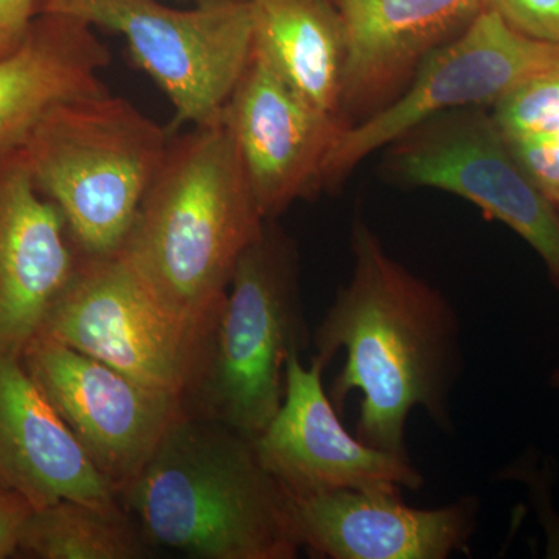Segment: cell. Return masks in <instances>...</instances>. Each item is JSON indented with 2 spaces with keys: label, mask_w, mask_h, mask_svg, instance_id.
<instances>
[{
  "label": "cell",
  "mask_w": 559,
  "mask_h": 559,
  "mask_svg": "<svg viewBox=\"0 0 559 559\" xmlns=\"http://www.w3.org/2000/svg\"><path fill=\"white\" fill-rule=\"evenodd\" d=\"M353 272L312 333L323 369L345 364L329 392L337 411L362 395L355 436L377 450L411 459L406 428L423 409L451 432L452 393L462 377V326L439 289L385 250L360 216L352 226Z\"/></svg>",
  "instance_id": "obj_1"
},
{
  "label": "cell",
  "mask_w": 559,
  "mask_h": 559,
  "mask_svg": "<svg viewBox=\"0 0 559 559\" xmlns=\"http://www.w3.org/2000/svg\"><path fill=\"white\" fill-rule=\"evenodd\" d=\"M264 224L219 120L170 139L117 253L162 307L212 325L238 261Z\"/></svg>",
  "instance_id": "obj_2"
},
{
  "label": "cell",
  "mask_w": 559,
  "mask_h": 559,
  "mask_svg": "<svg viewBox=\"0 0 559 559\" xmlns=\"http://www.w3.org/2000/svg\"><path fill=\"white\" fill-rule=\"evenodd\" d=\"M120 502L151 546L197 559L299 555L290 495L261 465L253 441L187 414Z\"/></svg>",
  "instance_id": "obj_3"
},
{
  "label": "cell",
  "mask_w": 559,
  "mask_h": 559,
  "mask_svg": "<svg viewBox=\"0 0 559 559\" xmlns=\"http://www.w3.org/2000/svg\"><path fill=\"white\" fill-rule=\"evenodd\" d=\"M311 337L296 241L266 221L231 275L187 412L255 439L282 406L288 359Z\"/></svg>",
  "instance_id": "obj_4"
},
{
  "label": "cell",
  "mask_w": 559,
  "mask_h": 559,
  "mask_svg": "<svg viewBox=\"0 0 559 559\" xmlns=\"http://www.w3.org/2000/svg\"><path fill=\"white\" fill-rule=\"evenodd\" d=\"M170 139L138 106L106 91L50 110L22 150L80 252L106 257L127 238Z\"/></svg>",
  "instance_id": "obj_5"
},
{
  "label": "cell",
  "mask_w": 559,
  "mask_h": 559,
  "mask_svg": "<svg viewBox=\"0 0 559 559\" xmlns=\"http://www.w3.org/2000/svg\"><path fill=\"white\" fill-rule=\"evenodd\" d=\"M40 13L79 17L119 33L132 60L175 109V127L218 123L253 53L249 0H40Z\"/></svg>",
  "instance_id": "obj_6"
},
{
  "label": "cell",
  "mask_w": 559,
  "mask_h": 559,
  "mask_svg": "<svg viewBox=\"0 0 559 559\" xmlns=\"http://www.w3.org/2000/svg\"><path fill=\"white\" fill-rule=\"evenodd\" d=\"M213 323L189 322L162 307L119 253H83L36 337L186 399L207 358Z\"/></svg>",
  "instance_id": "obj_7"
},
{
  "label": "cell",
  "mask_w": 559,
  "mask_h": 559,
  "mask_svg": "<svg viewBox=\"0 0 559 559\" xmlns=\"http://www.w3.org/2000/svg\"><path fill=\"white\" fill-rule=\"evenodd\" d=\"M382 176L448 191L528 242L559 290V213L514 157L489 108L437 114L384 148Z\"/></svg>",
  "instance_id": "obj_8"
},
{
  "label": "cell",
  "mask_w": 559,
  "mask_h": 559,
  "mask_svg": "<svg viewBox=\"0 0 559 559\" xmlns=\"http://www.w3.org/2000/svg\"><path fill=\"white\" fill-rule=\"evenodd\" d=\"M559 70V43L528 38L481 10L457 38L426 57L414 79L384 109L345 128L326 162L334 190L360 162L421 121L460 108H489L530 80Z\"/></svg>",
  "instance_id": "obj_9"
},
{
  "label": "cell",
  "mask_w": 559,
  "mask_h": 559,
  "mask_svg": "<svg viewBox=\"0 0 559 559\" xmlns=\"http://www.w3.org/2000/svg\"><path fill=\"white\" fill-rule=\"evenodd\" d=\"M22 360L119 495L142 473L168 430L189 414L182 396L60 342L35 337Z\"/></svg>",
  "instance_id": "obj_10"
},
{
  "label": "cell",
  "mask_w": 559,
  "mask_h": 559,
  "mask_svg": "<svg viewBox=\"0 0 559 559\" xmlns=\"http://www.w3.org/2000/svg\"><path fill=\"white\" fill-rule=\"evenodd\" d=\"M221 120L264 219L325 191L326 162L345 124L301 97L255 49Z\"/></svg>",
  "instance_id": "obj_11"
},
{
  "label": "cell",
  "mask_w": 559,
  "mask_h": 559,
  "mask_svg": "<svg viewBox=\"0 0 559 559\" xmlns=\"http://www.w3.org/2000/svg\"><path fill=\"white\" fill-rule=\"evenodd\" d=\"M323 371L314 359L304 366L300 353L288 359L282 406L252 440L261 465L296 498L342 489L425 487L411 459L369 447L345 429L323 389Z\"/></svg>",
  "instance_id": "obj_12"
},
{
  "label": "cell",
  "mask_w": 559,
  "mask_h": 559,
  "mask_svg": "<svg viewBox=\"0 0 559 559\" xmlns=\"http://www.w3.org/2000/svg\"><path fill=\"white\" fill-rule=\"evenodd\" d=\"M300 549L326 559H447L468 550L479 500L437 509L407 506L396 489L290 496Z\"/></svg>",
  "instance_id": "obj_13"
},
{
  "label": "cell",
  "mask_w": 559,
  "mask_h": 559,
  "mask_svg": "<svg viewBox=\"0 0 559 559\" xmlns=\"http://www.w3.org/2000/svg\"><path fill=\"white\" fill-rule=\"evenodd\" d=\"M81 257L60 209L36 186L22 146L0 150V353L22 356Z\"/></svg>",
  "instance_id": "obj_14"
},
{
  "label": "cell",
  "mask_w": 559,
  "mask_h": 559,
  "mask_svg": "<svg viewBox=\"0 0 559 559\" xmlns=\"http://www.w3.org/2000/svg\"><path fill=\"white\" fill-rule=\"evenodd\" d=\"M347 32L340 119L349 128L406 90L433 50L457 38L481 0H333Z\"/></svg>",
  "instance_id": "obj_15"
},
{
  "label": "cell",
  "mask_w": 559,
  "mask_h": 559,
  "mask_svg": "<svg viewBox=\"0 0 559 559\" xmlns=\"http://www.w3.org/2000/svg\"><path fill=\"white\" fill-rule=\"evenodd\" d=\"M0 484L33 510L60 500L121 506L119 489L95 468L22 356L11 353H0Z\"/></svg>",
  "instance_id": "obj_16"
},
{
  "label": "cell",
  "mask_w": 559,
  "mask_h": 559,
  "mask_svg": "<svg viewBox=\"0 0 559 559\" xmlns=\"http://www.w3.org/2000/svg\"><path fill=\"white\" fill-rule=\"evenodd\" d=\"M110 51L87 22L39 13L24 44L0 60V150L24 145L50 110L106 92Z\"/></svg>",
  "instance_id": "obj_17"
},
{
  "label": "cell",
  "mask_w": 559,
  "mask_h": 559,
  "mask_svg": "<svg viewBox=\"0 0 559 559\" xmlns=\"http://www.w3.org/2000/svg\"><path fill=\"white\" fill-rule=\"evenodd\" d=\"M249 5L253 49L301 97L340 119L348 44L333 0H249Z\"/></svg>",
  "instance_id": "obj_18"
},
{
  "label": "cell",
  "mask_w": 559,
  "mask_h": 559,
  "mask_svg": "<svg viewBox=\"0 0 559 559\" xmlns=\"http://www.w3.org/2000/svg\"><path fill=\"white\" fill-rule=\"evenodd\" d=\"M17 557L143 559L153 557V546L123 503L103 509L60 500L32 511L22 527Z\"/></svg>",
  "instance_id": "obj_19"
},
{
  "label": "cell",
  "mask_w": 559,
  "mask_h": 559,
  "mask_svg": "<svg viewBox=\"0 0 559 559\" xmlns=\"http://www.w3.org/2000/svg\"><path fill=\"white\" fill-rule=\"evenodd\" d=\"M491 112L507 140L559 134V70L511 91Z\"/></svg>",
  "instance_id": "obj_20"
},
{
  "label": "cell",
  "mask_w": 559,
  "mask_h": 559,
  "mask_svg": "<svg viewBox=\"0 0 559 559\" xmlns=\"http://www.w3.org/2000/svg\"><path fill=\"white\" fill-rule=\"evenodd\" d=\"M481 10L528 38L559 43V0H481Z\"/></svg>",
  "instance_id": "obj_21"
},
{
  "label": "cell",
  "mask_w": 559,
  "mask_h": 559,
  "mask_svg": "<svg viewBox=\"0 0 559 559\" xmlns=\"http://www.w3.org/2000/svg\"><path fill=\"white\" fill-rule=\"evenodd\" d=\"M40 13V0H0V60L20 49Z\"/></svg>",
  "instance_id": "obj_22"
},
{
  "label": "cell",
  "mask_w": 559,
  "mask_h": 559,
  "mask_svg": "<svg viewBox=\"0 0 559 559\" xmlns=\"http://www.w3.org/2000/svg\"><path fill=\"white\" fill-rule=\"evenodd\" d=\"M32 511L20 492L0 488V559L17 557L22 527Z\"/></svg>",
  "instance_id": "obj_23"
},
{
  "label": "cell",
  "mask_w": 559,
  "mask_h": 559,
  "mask_svg": "<svg viewBox=\"0 0 559 559\" xmlns=\"http://www.w3.org/2000/svg\"><path fill=\"white\" fill-rule=\"evenodd\" d=\"M550 385L559 392V369L551 371Z\"/></svg>",
  "instance_id": "obj_24"
},
{
  "label": "cell",
  "mask_w": 559,
  "mask_h": 559,
  "mask_svg": "<svg viewBox=\"0 0 559 559\" xmlns=\"http://www.w3.org/2000/svg\"><path fill=\"white\" fill-rule=\"evenodd\" d=\"M0 488H3V487H2V484H0Z\"/></svg>",
  "instance_id": "obj_25"
}]
</instances>
